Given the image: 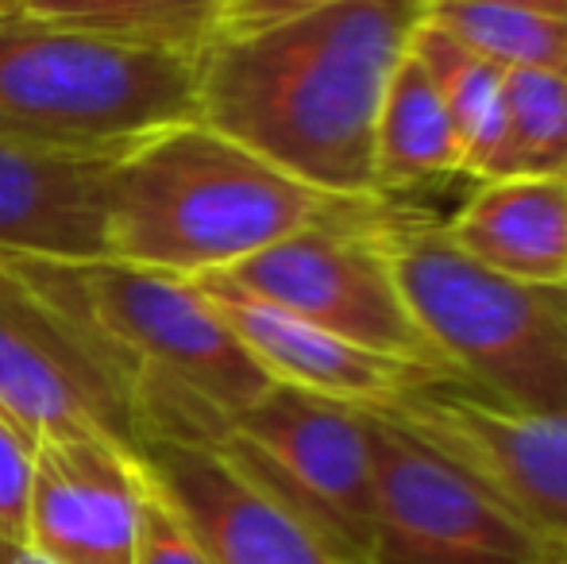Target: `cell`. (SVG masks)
I'll return each mask as SVG.
<instances>
[{
	"instance_id": "cell-12",
	"label": "cell",
	"mask_w": 567,
	"mask_h": 564,
	"mask_svg": "<svg viewBox=\"0 0 567 564\" xmlns=\"http://www.w3.org/2000/svg\"><path fill=\"white\" fill-rule=\"evenodd\" d=\"M147 475L101 437H47L31 449L28 545L59 564H135Z\"/></svg>"
},
{
	"instance_id": "cell-6",
	"label": "cell",
	"mask_w": 567,
	"mask_h": 564,
	"mask_svg": "<svg viewBox=\"0 0 567 564\" xmlns=\"http://www.w3.org/2000/svg\"><path fill=\"white\" fill-rule=\"evenodd\" d=\"M382 202V197H379ZM374 202V205H379ZM348 225L293 233L228 271H213L236 290L262 298L348 345L413 368L429 379H455L433 340L421 332L371 236V213Z\"/></svg>"
},
{
	"instance_id": "cell-23",
	"label": "cell",
	"mask_w": 567,
	"mask_h": 564,
	"mask_svg": "<svg viewBox=\"0 0 567 564\" xmlns=\"http://www.w3.org/2000/svg\"><path fill=\"white\" fill-rule=\"evenodd\" d=\"M329 4H340V0H225L217 39L251 35V31L298 20V16H309V12H317V8H329Z\"/></svg>"
},
{
	"instance_id": "cell-17",
	"label": "cell",
	"mask_w": 567,
	"mask_h": 564,
	"mask_svg": "<svg viewBox=\"0 0 567 564\" xmlns=\"http://www.w3.org/2000/svg\"><path fill=\"white\" fill-rule=\"evenodd\" d=\"M16 8L113 43L202 59L217 39L225 0H20Z\"/></svg>"
},
{
	"instance_id": "cell-5",
	"label": "cell",
	"mask_w": 567,
	"mask_h": 564,
	"mask_svg": "<svg viewBox=\"0 0 567 564\" xmlns=\"http://www.w3.org/2000/svg\"><path fill=\"white\" fill-rule=\"evenodd\" d=\"M186 121H197V59L0 8V143L120 158Z\"/></svg>"
},
{
	"instance_id": "cell-10",
	"label": "cell",
	"mask_w": 567,
	"mask_h": 564,
	"mask_svg": "<svg viewBox=\"0 0 567 564\" xmlns=\"http://www.w3.org/2000/svg\"><path fill=\"white\" fill-rule=\"evenodd\" d=\"M371 437L374 511L367 564H533L540 545L441 452L379 410Z\"/></svg>"
},
{
	"instance_id": "cell-2",
	"label": "cell",
	"mask_w": 567,
	"mask_h": 564,
	"mask_svg": "<svg viewBox=\"0 0 567 564\" xmlns=\"http://www.w3.org/2000/svg\"><path fill=\"white\" fill-rule=\"evenodd\" d=\"M0 264L70 317L124 376L143 441L217 449L231 418L275 387L194 279L113 256Z\"/></svg>"
},
{
	"instance_id": "cell-16",
	"label": "cell",
	"mask_w": 567,
	"mask_h": 564,
	"mask_svg": "<svg viewBox=\"0 0 567 564\" xmlns=\"http://www.w3.org/2000/svg\"><path fill=\"white\" fill-rule=\"evenodd\" d=\"M452 174H463V140L425 66L405 51L374 121V194L398 197Z\"/></svg>"
},
{
	"instance_id": "cell-14",
	"label": "cell",
	"mask_w": 567,
	"mask_h": 564,
	"mask_svg": "<svg viewBox=\"0 0 567 564\" xmlns=\"http://www.w3.org/2000/svg\"><path fill=\"white\" fill-rule=\"evenodd\" d=\"M116 158H62L0 143V259H97Z\"/></svg>"
},
{
	"instance_id": "cell-9",
	"label": "cell",
	"mask_w": 567,
	"mask_h": 564,
	"mask_svg": "<svg viewBox=\"0 0 567 564\" xmlns=\"http://www.w3.org/2000/svg\"><path fill=\"white\" fill-rule=\"evenodd\" d=\"M0 418L35 449L47 437H101L140 457L143 425L101 348L0 264Z\"/></svg>"
},
{
	"instance_id": "cell-24",
	"label": "cell",
	"mask_w": 567,
	"mask_h": 564,
	"mask_svg": "<svg viewBox=\"0 0 567 564\" xmlns=\"http://www.w3.org/2000/svg\"><path fill=\"white\" fill-rule=\"evenodd\" d=\"M425 4H452V0H425ZM478 4H509V8H537V12L567 16V0H478Z\"/></svg>"
},
{
	"instance_id": "cell-11",
	"label": "cell",
	"mask_w": 567,
	"mask_h": 564,
	"mask_svg": "<svg viewBox=\"0 0 567 564\" xmlns=\"http://www.w3.org/2000/svg\"><path fill=\"white\" fill-rule=\"evenodd\" d=\"M140 464L151 488L186 519L213 564H363L220 449L151 437L140 449Z\"/></svg>"
},
{
	"instance_id": "cell-8",
	"label": "cell",
	"mask_w": 567,
	"mask_h": 564,
	"mask_svg": "<svg viewBox=\"0 0 567 564\" xmlns=\"http://www.w3.org/2000/svg\"><path fill=\"white\" fill-rule=\"evenodd\" d=\"M217 449L367 564L374 472L363 410L275 383L231 418Z\"/></svg>"
},
{
	"instance_id": "cell-20",
	"label": "cell",
	"mask_w": 567,
	"mask_h": 564,
	"mask_svg": "<svg viewBox=\"0 0 567 564\" xmlns=\"http://www.w3.org/2000/svg\"><path fill=\"white\" fill-rule=\"evenodd\" d=\"M425 16L467 47H475L494 66L567 78V16L537 12V8L478 4V0L425 4Z\"/></svg>"
},
{
	"instance_id": "cell-15",
	"label": "cell",
	"mask_w": 567,
	"mask_h": 564,
	"mask_svg": "<svg viewBox=\"0 0 567 564\" xmlns=\"http://www.w3.org/2000/svg\"><path fill=\"white\" fill-rule=\"evenodd\" d=\"M467 256L517 283L567 290V178H486L444 221Z\"/></svg>"
},
{
	"instance_id": "cell-18",
	"label": "cell",
	"mask_w": 567,
	"mask_h": 564,
	"mask_svg": "<svg viewBox=\"0 0 567 564\" xmlns=\"http://www.w3.org/2000/svg\"><path fill=\"white\" fill-rule=\"evenodd\" d=\"M410 51L425 66L436 98L444 101L455 132L463 140V178L478 182L502 132V82H506V70L494 66L475 47L455 39L452 31H444L429 16L413 31Z\"/></svg>"
},
{
	"instance_id": "cell-1",
	"label": "cell",
	"mask_w": 567,
	"mask_h": 564,
	"mask_svg": "<svg viewBox=\"0 0 567 564\" xmlns=\"http://www.w3.org/2000/svg\"><path fill=\"white\" fill-rule=\"evenodd\" d=\"M425 0H340L213 39L197 59V121L324 194L374 202V121Z\"/></svg>"
},
{
	"instance_id": "cell-26",
	"label": "cell",
	"mask_w": 567,
	"mask_h": 564,
	"mask_svg": "<svg viewBox=\"0 0 567 564\" xmlns=\"http://www.w3.org/2000/svg\"><path fill=\"white\" fill-rule=\"evenodd\" d=\"M533 564H567V553L564 550H540Z\"/></svg>"
},
{
	"instance_id": "cell-25",
	"label": "cell",
	"mask_w": 567,
	"mask_h": 564,
	"mask_svg": "<svg viewBox=\"0 0 567 564\" xmlns=\"http://www.w3.org/2000/svg\"><path fill=\"white\" fill-rule=\"evenodd\" d=\"M0 564H59V561L43 557V553L31 550L28 542H20V545H8V550H0Z\"/></svg>"
},
{
	"instance_id": "cell-21",
	"label": "cell",
	"mask_w": 567,
	"mask_h": 564,
	"mask_svg": "<svg viewBox=\"0 0 567 564\" xmlns=\"http://www.w3.org/2000/svg\"><path fill=\"white\" fill-rule=\"evenodd\" d=\"M147 475V472H143ZM135 564H213L197 534L178 511L151 488L140 506V534H135Z\"/></svg>"
},
{
	"instance_id": "cell-27",
	"label": "cell",
	"mask_w": 567,
	"mask_h": 564,
	"mask_svg": "<svg viewBox=\"0 0 567 564\" xmlns=\"http://www.w3.org/2000/svg\"><path fill=\"white\" fill-rule=\"evenodd\" d=\"M20 4V0H0V8H16Z\"/></svg>"
},
{
	"instance_id": "cell-19",
	"label": "cell",
	"mask_w": 567,
	"mask_h": 564,
	"mask_svg": "<svg viewBox=\"0 0 567 564\" xmlns=\"http://www.w3.org/2000/svg\"><path fill=\"white\" fill-rule=\"evenodd\" d=\"M486 178H567V78L506 70Z\"/></svg>"
},
{
	"instance_id": "cell-3",
	"label": "cell",
	"mask_w": 567,
	"mask_h": 564,
	"mask_svg": "<svg viewBox=\"0 0 567 564\" xmlns=\"http://www.w3.org/2000/svg\"><path fill=\"white\" fill-rule=\"evenodd\" d=\"M374 202L306 186L209 124L186 121L113 163L105 248L124 264L197 279L306 228L359 221Z\"/></svg>"
},
{
	"instance_id": "cell-13",
	"label": "cell",
	"mask_w": 567,
	"mask_h": 564,
	"mask_svg": "<svg viewBox=\"0 0 567 564\" xmlns=\"http://www.w3.org/2000/svg\"><path fill=\"white\" fill-rule=\"evenodd\" d=\"M194 283L217 306V314L228 321L231 337L244 345V352L267 371L270 383L321 394V399L355 410H379L410 383L429 379L413 368L363 352V348L348 345V340L270 306V301L236 290L220 275H197Z\"/></svg>"
},
{
	"instance_id": "cell-22",
	"label": "cell",
	"mask_w": 567,
	"mask_h": 564,
	"mask_svg": "<svg viewBox=\"0 0 567 564\" xmlns=\"http://www.w3.org/2000/svg\"><path fill=\"white\" fill-rule=\"evenodd\" d=\"M31 444L0 418V550L28 542Z\"/></svg>"
},
{
	"instance_id": "cell-7",
	"label": "cell",
	"mask_w": 567,
	"mask_h": 564,
	"mask_svg": "<svg viewBox=\"0 0 567 564\" xmlns=\"http://www.w3.org/2000/svg\"><path fill=\"white\" fill-rule=\"evenodd\" d=\"M379 414L471 475L540 550L567 553V410H522L460 379H417Z\"/></svg>"
},
{
	"instance_id": "cell-4",
	"label": "cell",
	"mask_w": 567,
	"mask_h": 564,
	"mask_svg": "<svg viewBox=\"0 0 567 564\" xmlns=\"http://www.w3.org/2000/svg\"><path fill=\"white\" fill-rule=\"evenodd\" d=\"M371 236L455 379L522 410H567V290L517 283L478 264L444 221L382 197Z\"/></svg>"
}]
</instances>
